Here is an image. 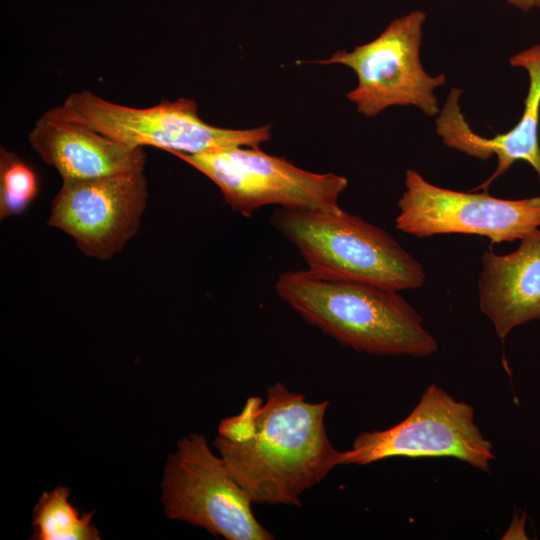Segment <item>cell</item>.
<instances>
[{
	"label": "cell",
	"instance_id": "cell-1",
	"mask_svg": "<svg viewBox=\"0 0 540 540\" xmlns=\"http://www.w3.org/2000/svg\"><path fill=\"white\" fill-rule=\"evenodd\" d=\"M328 405L275 382L265 399L249 397L220 422L214 445L253 504L301 506L304 492L341 465L325 425Z\"/></svg>",
	"mask_w": 540,
	"mask_h": 540
},
{
	"label": "cell",
	"instance_id": "cell-5",
	"mask_svg": "<svg viewBox=\"0 0 540 540\" xmlns=\"http://www.w3.org/2000/svg\"><path fill=\"white\" fill-rule=\"evenodd\" d=\"M426 17L425 12L413 10L392 20L372 41L312 62L341 64L355 72L357 85L346 96L364 116L374 117L391 106L407 105L426 116H437L440 108L434 91L446 83V77L429 75L421 63Z\"/></svg>",
	"mask_w": 540,
	"mask_h": 540
},
{
	"label": "cell",
	"instance_id": "cell-17",
	"mask_svg": "<svg viewBox=\"0 0 540 540\" xmlns=\"http://www.w3.org/2000/svg\"><path fill=\"white\" fill-rule=\"evenodd\" d=\"M510 5L523 11L529 12L531 10L540 11V0H506Z\"/></svg>",
	"mask_w": 540,
	"mask_h": 540
},
{
	"label": "cell",
	"instance_id": "cell-6",
	"mask_svg": "<svg viewBox=\"0 0 540 540\" xmlns=\"http://www.w3.org/2000/svg\"><path fill=\"white\" fill-rule=\"evenodd\" d=\"M171 154L208 177L225 202L243 216L266 205L303 210L334 208L348 186L344 176L310 172L260 148L238 146Z\"/></svg>",
	"mask_w": 540,
	"mask_h": 540
},
{
	"label": "cell",
	"instance_id": "cell-4",
	"mask_svg": "<svg viewBox=\"0 0 540 540\" xmlns=\"http://www.w3.org/2000/svg\"><path fill=\"white\" fill-rule=\"evenodd\" d=\"M63 105L83 122L129 149L152 146L169 153L197 154L238 146L259 148L271 138L270 124L251 129L210 125L201 119L197 102L188 98L135 108L80 91L71 93Z\"/></svg>",
	"mask_w": 540,
	"mask_h": 540
},
{
	"label": "cell",
	"instance_id": "cell-2",
	"mask_svg": "<svg viewBox=\"0 0 540 540\" xmlns=\"http://www.w3.org/2000/svg\"><path fill=\"white\" fill-rule=\"evenodd\" d=\"M275 290L307 323L355 351L422 358L438 350L437 339L399 291L309 269L282 273Z\"/></svg>",
	"mask_w": 540,
	"mask_h": 540
},
{
	"label": "cell",
	"instance_id": "cell-13",
	"mask_svg": "<svg viewBox=\"0 0 540 540\" xmlns=\"http://www.w3.org/2000/svg\"><path fill=\"white\" fill-rule=\"evenodd\" d=\"M478 280L479 309L504 341L518 326L540 320V229L517 249L498 254L490 247L482 257Z\"/></svg>",
	"mask_w": 540,
	"mask_h": 540
},
{
	"label": "cell",
	"instance_id": "cell-8",
	"mask_svg": "<svg viewBox=\"0 0 540 540\" xmlns=\"http://www.w3.org/2000/svg\"><path fill=\"white\" fill-rule=\"evenodd\" d=\"M393 457H451L483 472H489L495 459L492 443L475 422L473 407L436 384L426 387L410 414L396 425L361 432L352 447L342 451L341 465Z\"/></svg>",
	"mask_w": 540,
	"mask_h": 540
},
{
	"label": "cell",
	"instance_id": "cell-10",
	"mask_svg": "<svg viewBox=\"0 0 540 540\" xmlns=\"http://www.w3.org/2000/svg\"><path fill=\"white\" fill-rule=\"evenodd\" d=\"M147 200L143 171L62 180L47 224L69 235L87 257L107 260L136 235Z\"/></svg>",
	"mask_w": 540,
	"mask_h": 540
},
{
	"label": "cell",
	"instance_id": "cell-9",
	"mask_svg": "<svg viewBox=\"0 0 540 540\" xmlns=\"http://www.w3.org/2000/svg\"><path fill=\"white\" fill-rule=\"evenodd\" d=\"M396 229L417 238L469 234L492 243L522 239L540 227V196L501 199L488 191L461 192L434 185L416 170L405 173Z\"/></svg>",
	"mask_w": 540,
	"mask_h": 540
},
{
	"label": "cell",
	"instance_id": "cell-11",
	"mask_svg": "<svg viewBox=\"0 0 540 540\" xmlns=\"http://www.w3.org/2000/svg\"><path fill=\"white\" fill-rule=\"evenodd\" d=\"M509 63L525 69L529 78L523 113L512 129L491 138L475 133L460 109L462 90L459 88L450 90L435 120L436 132L449 148L480 160L497 156L495 171L472 191H488L498 177L520 160L534 169L540 181V44L516 53Z\"/></svg>",
	"mask_w": 540,
	"mask_h": 540
},
{
	"label": "cell",
	"instance_id": "cell-3",
	"mask_svg": "<svg viewBox=\"0 0 540 540\" xmlns=\"http://www.w3.org/2000/svg\"><path fill=\"white\" fill-rule=\"evenodd\" d=\"M270 220L313 272L395 291L425 283L422 264L389 233L340 206L318 210L279 207Z\"/></svg>",
	"mask_w": 540,
	"mask_h": 540
},
{
	"label": "cell",
	"instance_id": "cell-14",
	"mask_svg": "<svg viewBox=\"0 0 540 540\" xmlns=\"http://www.w3.org/2000/svg\"><path fill=\"white\" fill-rule=\"evenodd\" d=\"M69 488L57 487L44 492L34 508L36 540H98L100 534L92 524L94 512L80 514L69 501Z\"/></svg>",
	"mask_w": 540,
	"mask_h": 540
},
{
	"label": "cell",
	"instance_id": "cell-15",
	"mask_svg": "<svg viewBox=\"0 0 540 540\" xmlns=\"http://www.w3.org/2000/svg\"><path fill=\"white\" fill-rule=\"evenodd\" d=\"M39 192L33 167L16 153L0 149V219L22 214Z\"/></svg>",
	"mask_w": 540,
	"mask_h": 540
},
{
	"label": "cell",
	"instance_id": "cell-18",
	"mask_svg": "<svg viewBox=\"0 0 540 540\" xmlns=\"http://www.w3.org/2000/svg\"><path fill=\"white\" fill-rule=\"evenodd\" d=\"M450 1H455V0H450Z\"/></svg>",
	"mask_w": 540,
	"mask_h": 540
},
{
	"label": "cell",
	"instance_id": "cell-16",
	"mask_svg": "<svg viewBox=\"0 0 540 540\" xmlns=\"http://www.w3.org/2000/svg\"><path fill=\"white\" fill-rule=\"evenodd\" d=\"M526 515L525 513H515L511 525L504 534V539H528L525 531Z\"/></svg>",
	"mask_w": 540,
	"mask_h": 540
},
{
	"label": "cell",
	"instance_id": "cell-12",
	"mask_svg": "<svg viewBox=\"0 0 540 540\" xmlns=\"http://www.w3.org/2000/svg\"><path fill=\"white\" fill-rule=\"evenodd\" d=\"M31 148L62 180L143 171V148L129 149L98 132L63 104L45 111L28 135Z\"/></svg>",
	"mask_w": 540,
	"mask_h": 540
},
{
	"label": "cell",
	"instance_id": "cell-7",
	"mask_svg": "<svg viewBox=\"0 0 540 540\" xmlns=\"http://www.w3.org/2000/svg\"><path fill=\"white\" fill-rule=\"evenodd\" d=\"M166 517L205 529L227 540H272L254 516L252 501L206 437L191 433L177 443L162 480Z\"/></svg>",
	"mask_w": 540,
	"mask_h": 540
}]
</instances>
